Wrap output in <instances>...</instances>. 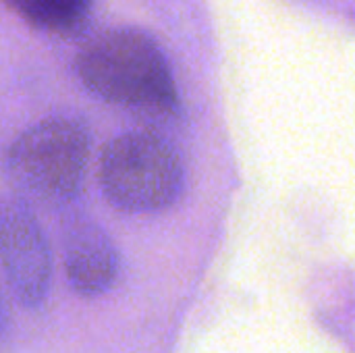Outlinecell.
<instances>
[{
    "instance_id": "1",
    "label": "cell",
    "mask_w": 355,
    "mask_h": 353,
    "mask_svg": "<svg viewBox=\"0 0 355 353\" xmlns=\"http://www.w3.org/2000/svg\"><path fill=\"white\" fill-rule=\"evenodd\" d=\"M77 77L100 100L146 119L171 121L181 98L168 58L137 27H114L87 40L75 58Z\"/></svg>"
},
{
    "instance_id": "2",
    "label": "cell",
    "mask_w": 355,
    "mask_h": 353,
    "mask_svg": "<svg viewBox=\"0 0 355 353\" xmlns=\"http://www.w3.org/2000/svg\"><path fill=\"white\" fill-rule=\"evenodd\" d=\"M92 135L85 123L50 117L25 129L4 154V175L25 204L64 206L85 187Z\"/></svg>"
},
{
    "instance_id": "3",
    "label": "cell",
    "mask_w": 355,
    "mask_h": 353,
    "mask_svg": "<svg viewBox=\"0 0 355 353\" xmlns=\"http://www.w3.org/2000/svg\"><path fill=\"white\" fill-rule=\"evenodd\" d=\"M98 181L114 208L129 214H154L183 196L185 162L164 135L127 131L104 146Z\"/></svg>"
},
{
    "instance_id": "4",
    "label": "cell",
    "mask_w": 355,
    "mask_h": 353,
    "mask_svg": "<svg viewBox=\"0 0 355 353\" xmlns=\"http://www.w3.org/2000/svg\"><path fill=\"white\" fill-rule=\"evenodd\" d=\"M0 266L15 300L40 308L52 285V252L35 212L23 200L0 202Z\"/></svg>"
},
{
    "instance_id": "5",
    "label": "cell",
    "mask_w": 355,
    "mask_h": 353,
    "mask_svg": "<svg viewBox=\"0 0 355 353\" xmlns=\"http://www.w3.org/2000/svg\"><path fill=\"white\" fill-rule=\"evenodd\" d=\"M62 264L71 289L87 300L108 293L121 275L114 241L92 218H75L64 227Z\"/></svg>"
},
{
    "instance_id": "6",
    "label": "cell",
    "mask_w": 355,
    "mask_h": 353,
    "mask_svg": "<svg viewBox=\"0 0 355 353\" xmlns=\"http://www.w3.org/2000/svg\"><path fill=\"white\" fill-rule=\"evenodd\" d=\"M2 2L33 29L56 37H75L83 33L94 12V0H2Z\"/></svg>"
},
{
    "instance_id": "7",
    "label": "cell",
    "mask_w": 355,
    "mask_h": 353,
    "mask_svg": "<svg viewBox=\"0 0 355 353\" xmlns=\"http://www.w3.org/2000/svg\"><path fill=\"white\" fill-rule=\"evenodd\" d=\"M6 325H8V308H6L4 298H2V293H0V333L6 329Z\"/></svg>"
}]
</instances>
